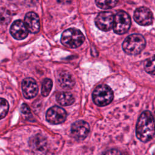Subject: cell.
Instances as JSON below:
<instances>
[{
	"label": "cell",
	"mask_w": 155,
	"mask_h": 155,
	"mask_svg": "<svg viewBox=\"0 0 155 155\" xmlns=\"http://www.w3.org/2000/svg\"><path fill=\"white\" fill-rule=\"evenodd\" d=\"M137 138L143 142L150 140L154 135L153 116L150 111H144L140 115L136 128Z\"/></svg>",
	"instance_id": "obj_1"
},
{
	"label": "cell",
	"mask_w": 155,
	"mask_h": 155,
	"mask_svg": "<svg viewBox=\"0 0 155 155\" xmlns=\"http://www.w3.org/2000/svg\"><path fill=\"white\" fill-rule=\"evenodd\" d=\"M146 41L142 35L132 34L125 38L122 44V48L127 54L136 55L143 50Z\"/></svg>",
	"instance_id": "obj_2"
},
{
	"label": "cell",
	"mask_w": 155,
	"mask_h": 155,
	"mask_svg": "<svg viewBox=\"0 0 155 155\" xmlns=\"http://www.w3.org/2000/svg\"><path fill=\"white\" fill-rule=\"evenodd\" d=\"M85 37L78 29L70 28L65 30L61 38V43L70 48H76L81 46L84 42Z\"/></svg>",
	"instance_id": "obj_3"
},
{
	"label": "cell",
	"mask_w": 155,
	"mask_h": 155,
	"mask_svg": "<svg viewBox=\"0 0 155 155\" xmlns=\"http://www.w3.org/2000/svg\"><path fill=\"white\" fill-rule=\"evenodd\" d=\"M92 97L95 104L99 107L108 105L113 99V92L111 88L105 84L97 85L94 90Z\"/></svg>",
	"instance_id": "obj_4"
},
{
	"label": "cell",
	"mask_w": 155,
	"mask_h": 155,
	"mask_svg": "<svg viewBox=\"0 0 155 155\" xmlns=\"http://www.w3.org/2000/svg\"><path fill=\"white\" fill-rule=\"evenodd\" d=\"M131 25L130 16L124 11H119L114 16L113 30L119 35H122L128 31Z\"/></svg>",
	"instance_id": "obj_5"
},
{
	"label": "cell",
	"mask_w": 155,
	"mask_h": 155,
	"mask_svg": "<svg viewBox=\"0 0 155 155\" xmlns=\"http://www.w3.org/2000/svg\"><path fill=\"white\" fill-rule=\"evenodd\" d=\"M67 118V113L64 109L58 106L50 108L46 113L47 120L51 124H59Z\"/></svg>",
	"instance_id": "obj_6"
},
{
	"label": "cell",
	"mask_w": 155,
	"mask_h": 155,
	"mask_svg": "<svg viewBox=\"0 0 155 155\" xmlns=\"http://www.w3.org/2000/svg\"><path fill=\"white\" fill-rule=\"evenodd\" d=\"M114 16L111 12H100L95 19V24L97 28L107 31L111 29L113 25Z\"/></svg>",
	"instance_id": "obj_7"
},
{
	"label": "cell",
	"mask_w": 155,
	"mask_h": 155,
	"mask_svg": "<svg viewBox=\"0 0 155 155\" xmlns=\"http://www.w3.org/2000/svg\"><path fill=\"white\" fill-rule=\"evenodd\" d=\"M134 21L139 25L147 26L151 25L153 22V13L147 7H140L137 8L133 16Z\"/></svg>",
	"instance_id": "obj_8"
},
{
	"label": "cell",
	"mask_w": 155,
	"mask_h": 155,
	"mask_svg": "<svg viewBox=\"0 0 155 155\" xmlns=\"http://www.w3.org/2000/svg\"><path fill=\"white\" fill-rule=\"evenodd\" d=\"M90 131V126L84 120H78L74 122L71 128L72 136L78 140H84Z\"/></svg>",
	"instance_id": "obj_9"
},
{
	"label": "cell",
	"mask_w": 155,
	"mask_h": 155,
	"mask_svg": "<svg viewBox=\"0 0 155 155\" xmlns=\"http://www.w3.org/2000/svg\"><path fill=\"white\" fill-rule=\"evenodd\" d=\"M29 146L36 155H45L47 152V140L40 134H36L30 138Z\"/></svg>",
	"instance_id": "obj_10"
},
{
	"label": "cell",
	"mask_w": 155,
	"mask_h": 155,
	"mask_svg": "<svg viewBox=\"0 0 155 155\" xmlns=\"http://www.w3.org/2000/svg\"><path fill=\"white\" fill-rule=\"evenodd\" d=\"M23 95L26 99H31L36 96L38 92V86L36 81L31 78H27L22 82Z\"/></svg>",
	"instance_id": "obj_11"
},
{
	"label": "cell",
	"mask_w": 155,
	"mask_h": 155,
	"mask_svg": "<svg viewBox=\"0 0 155 155\" xmlns=\"http://www.w3.org/2000/svg\"><path fill=\"white\" fill-rule=\"evenodd\" d=\"M10 32L12 36L18 40L25 39L28 34L24 22L21 20H16L13 22L10 27Z\"/></svg>",
	"instance_id": "obj_12"
},
{
	"label": "cell",
	"mask_w": 155,
	"mask_h": 155,
	"mask_svg": "<svg viewBox=\"0 0 155 155\" xmlns=\"http://www.w3.org/2000/svg\"><path fill=\"white\" fill-rule=\"evenodd\" d=\"M24 24L28 31L32 33H36L40 29L39 19L35 12H28L24 18Z\"/></svg>",
	"instance_id": "obj_13"
},
{
	"label": "cell",
	"mask_w": 155,
	"mask_h": 155,
	"mask_svg": "<svg viewBox=\"0 0 155 155\" xmlns=\"http://www.w3.org/2000/svg\"><path fill=\"white\" fill-rule=\"evenodd\" d=\"M57 80L59 85L64 89H71L75 84L73 76L69 72L64 70L59 73Z\"/></svg>",
	"instance_id": "obj_14"
},
{
	"label": "cell",
	"mask_w": 155,
	"mask_h": 155,
	"mask_svg": "<svg viewBox=\"0 0 155 155\" xmlns=\"http://www.w3.org/2000/svg\"><path fill=\"white\" fill-rule=\"evenodd\" d=\"M57 102L62 106H68L73 104L74 98L71 93L68 92H60L56 95Z\"/></svg>",
	"instance_id": "obj_15"
},
{
	"label": "cell",
	"mask_w": 155,
	"mask_h": 155,
	"mask_svg": "<svg viewBox=\"0 0 155 155\" xmlns=\"http://www.w3.org/2000/svg\"><path fill=\"white\" fill-rule=\"evenodd\" d=\"M52 85L53 82L50 79L46 78L43 81L41 88V93L43 96L46 97L49 94L52 88Z\"/></svg>",
	"instance_id": "obj_16"
},
{
	"label": "cell",
	"mask_w": 155,
	"mask_h": 155,
	"mask_svg": "<svg viewBox=\"0 0 155 155\" xmlns=\"http://www.w3.org/2000/svg\"><path fill=\"white\" fill-rule=\"evenodd\" d=\"M96 5L102 9H109L114 7L117 3V1H96Z\"/></svg>",
	"instance_id": "obj_17"
},
{
	"label": "cell",
	"mask_w": 155,
	"mask_h": 155,
	"mask_svg": "<svg viewBox=\"0 0 155 155\" xmlns=\"http://www.w3.org/2000/svg\"><path fill=\"white\" fill-rule=\"evenodd\" d=\"M9 108L8 102L3 98H0V119L5 117Z\"/></svg>",
	"instance_id": "obj_18"
},
{
	"label": "cell",
	"mask_w": 155,
	"mask_h": 155,
	"mask_svg": "<svg viewBox=\"0 0 155 155\" xmlns=\"http://www.w3.org/2000/svg\"><path fill=\"white\" fill-rule=\"evenodd\" d=\"M154 56L151 58L148 59L145 61L144 64L145 70L148 73L154 74Z\"/></svg>",
	"instance_id": "obj_19"
},
{
	"label": "cell",
	"mask_w": 155,
	"mask_h": 155,
	"mask_svg": "<svg viewBox=\"0 0 155 155\" xmlns=\"http://www.w3.org/2000/svg\"><path fill=\"white\" fill-rule=\"evenodd\" d=\"M1 13H0V20L2 22H7V23L9 22L10 19L8 18L9 16V14L7 13L6 15H5L7 12L5 11L4 10H1Z\"/></svg>",
	"instance_id": "obj_20"
},
{
	"label": "cell",
	"mask_w": 155,
	"mask_h": 155,
	"mask_svg": "<svg viewBox=\"0 0 155 155\" xmlns=\"http://www.w3.org/2000/svg\"><path fill=\"white\" fill-rule=\"evenodd\" d=\"M102 155H122L121 153L117 149H111L105 151Z\"/></svg>",
	"instance_id": "obj_21"
},
{
	"label": "cell",
	"mask_w": 155,
	"mask_h": 155,
	"mask_svg": "<svg viewBox=\"0 0 155 155\" xmlns=\"http://www.w3.org/2000/svg\"><path fill=\"white\" fill-rule=\"evenodd\" d=\"M21 111L24 114H29L30 113V110L27 104H23L21 105Z\"/></svg>",
	"instance_id": "obj_22"
}]
</instances>
